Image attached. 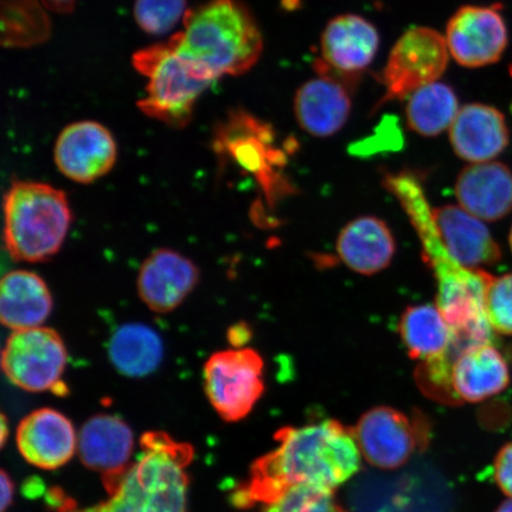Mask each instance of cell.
<instances>
[{
  "instance_id": "cell-1",
  "label": "cell",
  "mask_w": 512,
  "mask_h": 512,
  "mask_svg": "<svg viewBox=\"0 0 512 512\" xmlns=\"http://www.w3.org/2000/svg\"><path fill=\"white\" fill-rule=\"evenodd\" d=\"M274 438L278 447L256 460L247 484L236 492L238 507L270 504L298 486L334 492L361 470L354 430L336 420L284 427Z\"/></svg>"
},
{
  "instance_id": "cell-2",
  "label": "cell",
  "mask_w": 512,
  "mask_h": 512,
  "mask_svg": "<svg viewBox=\"0 0 512 512\" xmlns=\"http://www.w3.org/2000/svg\"><path fill=\"white\" fill-rule=\"evenodd\" d=\"M168 43L215 81L246 74L264 49L258 23L241 0H208L188 10L183 30Z\"/></svg>"
},
{
  "instance_id": "cell-3",
  "label": "cell",
  "mask_w": 512,
  "mask_h": 512,
  "mask_svg": "<svg viewBox=\"0 0 512 512\" xmlns=\"http://www.w3.org/2000/svg\"><path fill=\"white\" fill-rule=\"evenodd\" d=\"M142 453L108 492L106 502L67 512H189L188 466L194 450L163 432L146 433Z\"/></svg>"
},
{
  "instance_id": "cell-4",
  "label": "cell",
  "mask_w": 512,
  "mask_h": 512,
  "mask_svg": "<svg viewBox=\"0 0 512 512\" xmlns=\"http://www.w3.org/2000/svg\"><path fill=\"white\" fill-rule=\"evenodd\" d=\"M73 215L60 189L15 182L4 197V242L12 259L43 262L60 252Z\"/></svg>"
},
{
  "instance_id": "cell-5",
  "label": "cell",
  "mask_w": 512,
  "mask_h": 512,
  "mask_svg": "<svg viewBox=\"0 0 512 512\" xmlns=\"http://www.w3.org/2000/svg\"><path fill=\"white\" fill-rule=\"evenodd\" d=\"M387 189L405 209L424 249V258L437 278V306L444 316H457L484 302L492 275L460 266L441 243L418 179L402 172L384 179Z\"/></svg>"
},
{
  "instance_id": "cell-6",
  "label": "cell",
  "mask_w": 512,
  "mask_h": 512,
  "mask_svg": "<svg viewBox=\"0 0 512 512\" xmlns=\"http://www.w3.org/2000/svg\"><path fill=\"white\" fill-rule=\"evenodd\" d=\"M132 63L147 79L146 96L138 102L140 111L171 127L190 123L196 101L215 81L179 56L169 43L138 50Z\"/></svg>"
},
{
  "instance_id": "cell-7",
  "label": "cell",
  "mask_w": 512,
  "mask_h": 512,
  "mask_svg": "<svg viewBox=\"0 0 512 512\" xmlns=\"http://www.w3.org/2000/svg\"><path fill=\"white\" fill-rule=\"evenodd\" d=\"M68 351L59 332L47 326L12 331L2 352L6 379L30 393L53 392L66 396L62 381Z\"/></svg>"
},
{
  "instance_id": "cell-8",
  "label": "cell",
  "mask_w": 512,
  "mask_h": 512,
  "mask_svg": "<svg viewBox=\"0 0 512 512\" xmlns=\"http://www.w3.org/2000/svg\"><path fill=\"white\" fill-rule=\"evenodd\" d=\"M264 360L258 351L236 348L215 352L204 366V389L223 420L236 422L253 411L265 392Z\"/></svg>"
},
{
  "instance_id": "cell-9",
  "label": "cell",
  "mask_w": 512,
  "mask_h": 512,
  "mask_svg": "<svg viewBox=\"0 0 512 512\" xmlns=\"http://www.w3.org/2000/svg\"><path fill=\"white\" fill-rule=\"evenodd\" d=\"M446 38L430 28H413L403 34L389 55L380 81L384 95L380 104L403 100L419 88L437 82L448 64Z\"/></svg>"
},
{
  "instance_id": "cell-10",
  "label": "cell",
  "mask_w": 512,
  "mask_h": 512,
  "mask_svg": "<svg viewBox=\"0 0 512 512\" xmlns=\"http://www.w3.org/2000/svg\"><path fill=\"white\" fill-rule=\"evenodd\" d=\"M379 46V32L366 18L338 16L323 32L322 59L316 61L315 70L319 75L334 76L354 86L358 76L373 63Z\"/></svg>"
},
{
  "instance_id": "cell-11",
  "label": "cell",
  "mask_w": 512,
  "mask_h": 512,
  "mask_svg": "<svg viewBox=\"0 0 512 512\" xmlns=\"http://www.w3.org/2000/svg\"><path fill=\"white\" fill-rule=\"evenodd\" d=\"M446 42L460 66L485 67L501 60L508 46V29L494 6H464L448 22Z\"/></svg>"
},
{
  "instance_id": "cell-12",
  "label": "cell",
  "mask_w": 512,
  "mask_h": 512,
  "mask_svg": "<svg viewBox=\"0 0 512 512\" xmlns=\"http://www.w3.org/2000/svg\"><path fill=\"white\" fill-rule=\"evenodd\" d=\"M117 157L118 147L111 131L91 120L64 127L54 149L57 169L80 184H91L106 176Z\"/></svg>"
},
{
  "instance_id": "cell-13",
  "label": "cell",
  "mask_w": 512,
  "mask_h": 512,
  "mask_svg": "<svg viewBox=\"0 0 512 512\" xmlns=\"http://www.w3.org/2000/svg\"><path fill=\"white\" fill-rule=\"evenodd\" d=\"M352 430L363 458L382 470L405 465L420 444L418 427L392 407L370 409Z\"/></svg>"
},
{
  "instance_id": "cell-14",
  "label": "cell",
  "mask_w": 512,
  "mask_h": 512,
  "mask_svg": "<svg viewBox=\"0 0 512 512\" xmlns=\"http://www.w3.org/2000/svg\"><path fill=\"white\" fill-rule=\"evenodd\" d=\"M200 281L195 262L181 253L160 248L140 267L137 288L140 299L153 312L164 315L184 303Z\"/></svg>"
},
{
  "instance_id": "cell-15",
  "label": "cell",
  "mask_w": 512,
  "mask_h": 512,
  "mask_svg": "<svg viewBox=\"0 0 512 512\" xmlns=\"http://www.w3.org/2000/svg\"><path fill=\"white\" fill-rule=\"evenodd\" d=\"M133 432L123 419L99 414L86 421L78 435V452L83 465L102 475L106 491L131 465Z\"/></svg>"
},
{
  "instance_id": "cell-16",
  "label": "cell",
  "mask_w": 512,
  "mask_h": 512,
  "mask_svg": "<svg viewBox=\"0 0 512 512\" xmlns=\"http://www.w3.org/2000/svg\"><path fill=\"white\" fill-rule=\"evenodd\" d=\"M19 453L31 465L56 470L78 451V434L66 415L51 408L30 413L17 427Z\"/></svg>"
},
{
  "instance_id": "cell-17",
  "label": "cell",
  "mask_w": 512,
  "mask_h": 512,
  "mask_svg": "<svg viewBox=\"0 0 512 512\" xmlns=\"http://www.w3.org/2000/svg\"><path fill=\"white\" fill-rule=\"evenodd\" d=\"M441 243L460 266L478 270L502 258L501 247L485 224L463 208L444 206L432 210Z\"/></svg>"
},
{
  "instance_id": "cell-18",
  "label": "cell",
  "mask_w": 512,
  "mask_h": 512,
  "mask_svg": "<svg viewBox=\"0 0 512 512\" xmlns=\"http://www.w3.org/2000/svg\"><path fill=\"white\" fill-rule=\"evenodd\" d=\"M510 380L508 363L494 345H471L453 358L450 377L453 405L490 399L507 389Z\"/></svg>"
},
{
  "instance_id": "cell-19",
  "label": "cell",
  "mask_w": 512,
  "mask_h": 512,
  "mask_svg": "<svg viewBox=\"0 0 512 512\" xmlns=\"http://www.w3.org/2000/svg\"><path fill=\"white\" fill-rule=\"evenodd\" d=\"M350 85L329 75H319L300 87L294 113L300 127L313 137L326 138L341 131L351 113Z\"/></svg>"
},
{
  "instance_id": "cell-20",
  "label": "cell",
  "mask_w": 512,
  "mask_h": 512,
  "mask_svg": "<svg viewBox=\"0 0 512 512\" xmlns=\"http://www.w3.org/2000/svg\"><path fill=\"white\" fill-rule=\"evenodd\" d=\"M450 140L459 158L486 163L507 149L510 133L507 120L495 107L470 104L460 108L450 127Z\"/></svg>"
},
{
  "instance_id": "cell-21",
  "label": "cell",
  "mask_w": 512,
  "mask_h": 512,
  "mask_svg": "<svg viewBox=\"0 0 512 512\" xmlns=\"http://www.w3.org/2000/svg\"><path fill=\"white\" fill-rule=\"evenodd\" d=\"M456 196L479 220H502L512 211V171L498 162L466 166L457 178Z\"/></svg>"
},
{
  "instance_id": "cell-22",
  "label": "cell",
  "mask_w": 512,
  "mask_h": 512,
  "mask_svg": "<svg viewBox=\"0 0 512 512\" xmlns=\"http://www.w3.org/2000/svg\"><path fill=\"white\" fill-rule=\"evenodd\" d=\"M53 297L40 275L25 270L6 273L0 283V320L11 331L38 328L53 311Z\"/></svg>"
},
{
  "instance_id": "cell-23",
  "label": "cell",
  "mask_w": 512,
  "mask_h": 512,
  "mask_svg": "<svg viewBox=\"0 0 512 512\" xmlns=\"http://www.w3.org/2000/svg\"><path fill=\"white\" fill-rule=\"evenodd\" d=\"M396 243L386 222L374 216H363L342 229L337 240L339 258L350 270L374 275L392 262Z\"/></svg>"
},
{
  "instance_id": "cell-24",
  "label": "cell",
  "mask_w": 512,
  "mask_h": 512,
  "mask_svg": "<svg viewBox=\"0 0 512 512\" xmlns=\"http://www.w3.org/2000/svg\"><path fill=\"white\" fill-rule=\"evenodd\" d=\"M164 345L157 332L145 324L121 326L108 344V357L115 370L130 379H142L163 361Z\"/></svg>"
},
{
  "instance_id": "cell-25",
  "label": "cell",
  "mask_w": 512,
  "mask_h": 512,
  "mask_svg": "<svg viewBox=\"0 0 512 512\" xmlns=\"http://www.w3.org/2000/svg\"><path fill=\"white\" fill-rule=\"evenodd\" d=\"M399 332L409 357L419 361L441 354L452 339L451 328L438 306L430 304L407 307Z\"/></svg>"
},
{
  "instance_id": "cell-26",
  "label": "cell",
  "mask_w": 512,
  "mask_h": 512,
  "mask_svg": "<svg viewBox=\"0 0 512 512\" xmlns=\"http://www.w3.org/2000/svg\"><path fill=\"white\" fill-rule=\"evenodd\" d=\"M458 105L452 87L438 81L430 83L409 96L407 124L421 136L437 137L451 127L459 112Z\"/></svg>"
},
{
  "instance_id": "cell-27",
  "label": "cell",
  "mask_w": 512,
  "mask_h": 512,
  "mask_svg": "<svg viewBox=\"0 0 512 512\" xmlns=\"http://www.w3.org/2000/svg\"><path fill=\"white\" fill-rule=\"evenodd\" d=\"M2 3L4 47L27 48L48 40L50 23L41 0H2Z\"/></svg>"
},
{
  "instance_id": "cell-28",
  "label": "cell",
  "mask_w": 512,
  "mask_h": 512,
  "mask_svg": "<svg viewBox=\"0 0 512 512\" xmlns=\"http://www.w3.org/2000/svg\"><path fill=\"white\" fill-rule=\"evenodd\" d=\"M187 3L188 0H136L134 21L146 34H168L187 15Z\"/></svg>"
},
{
  "instance_id": "cell-29",
  "label": "cell",
  "mask_w": 512,
  "mask_h": 512,
  "mask_svg": "<svg viewBox=\"0 0 512 512\" xmlns=\"http://www.w3.org/2000/svg\"><path fill=\"white\" fill-rule=\"evenodd\" d=\"M264 512H347L339 507L334 492L298 486L266 504Z\"/></svg>"
},
{
  "instance_id": "cell-30",
  "label": "cell",
  "mask_w": 512,
  "mask_h": 512,
  "mask_svg": "<svg viewBox=\"0 0 512 512\" xmlns=\"http://www.w3.org/2000/svg\"><path fill=\"white\" fill-rule=\"evenodd\" d=\"M484 309L492 330L512 336V273L492 277L485 293Z\"/></svg>"
},
{
  "instance_id": "cell-31",
  "label": "cell",
  "mask_w": 512,
  "mask_h": 512,
  "mask_svg": "<svg viewBox=\"0 0 512 512\" xmlns=\"http://www.w3.org/2000/svg\"><path fill=\"white\" fill-rule=\"evenodd\" d=\"M494 477L498 488L512 498V441L497 453L494 463Z\"/></svg>"
},
{
  "instance_id": "cell-32",
  "label": "cell",
  "mask_w": 512,
  "mask_h": 512,
  "mask_svg": "<svg viewBox=\"0 0 512 512\" xmlns=\"http://www.w3.org/2000/svg\"><path fill=\"white\" fill-rule=\"evenodd\" d=\"M0 491H2V497H0V511L6 512V510L11 507L12 501H14L15 485L11 477L5 471H2V475H0Z\"/></svg>"
},
{
  "instance_id": "cell-33",
  "label": "cell",
  "mask_w": 512,
  "mask_h": 512,
  "mask_svg": "<svg viewBox=\"0 0 512 512\" xmlns=\"http://www.w3.org/2000/svg\"><path fill=\"white\" fill-rule=\"evenodd\" d=\"M46 9L56 14L68 15L75 9L76 0H41Z\"/></svg>"
},
{
  "instance_id": "cell-34",
  "label": "cell",
  "mask_w": 512,
  "mask_h": 512,
  "mask_svg": "<svg viewBox=\"0 0 512 512\" xmlns=\"http://www.w3.org/2000/svg\"><path fill=\"white\" fill-rule=\"evenodd\" d=\"M229 338L236 348L241 347V342L247 341V328L245 325H236L229 331Z\"/></svg>"
},
{
  "instance_id": "cell-35",
  "label": "cell",
  "mask_w": 512,
  "mask_h": 512,
  "mask_svg": "<svg viewBox=\"0 0 512 512\" xmlns=\"http://www.w3.org/2000/svg\"><path fill=\"white\" fill-rule=\"evenodd\" d=\"M8 435V421H6V416L2 415V424H0V445H2V447L5 446L6 439H8Z\"/></svg>"
},
{
  "instance_id": "cell-36",
  "label": "cell",
  "mask_w": 512,
  "mask_h": 512,
  "mask_svg": "<svg viewBox=\"0 0 512 512\" xmlns=\"http://www.w3.org/2000/svg\"><path fill=\"white\" fill-rule=\"evenodd\" d=\"M495 512H512V498H509L508 501L499 505Z\"/></svg>"
},
{
  "instance_id": "cell-37",
  "label": "cell",
  "mask_w": 512,
  "mask_h": 512,
  "mask_svg": "<svg viewBox=\"0 0 512 512\" xmlns=\"http://www.w3.org/2000/svg\"><path fill=\"white\" fill-rule=\"evenodd\" d=\"M509 243H510V247H511V251H512V227H511L510 235H509Z\"/></svg>"
}]
</instances>
